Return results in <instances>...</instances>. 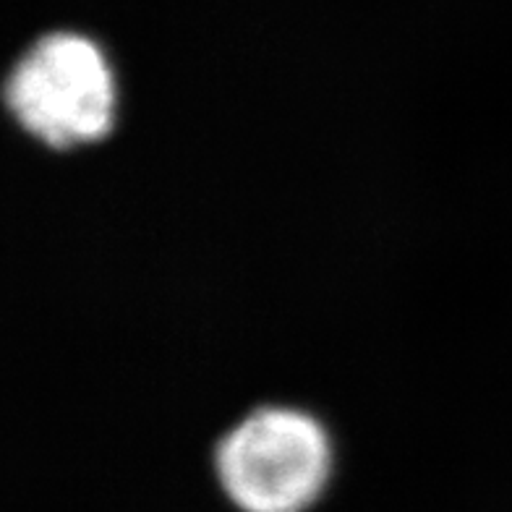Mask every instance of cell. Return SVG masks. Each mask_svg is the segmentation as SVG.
Listing matches in <instances>:
<instances>
[{"instance_id": "6da1fadb", "label": "cell", "mask_w": 512, "mask_h": 512, "mask_svg": "<svg viewBox=\"0 0 512 512\" xmlns=\"http://www.w3.org/2000/svg\"><path fill=\"white\" fill-rule=\"evenodd\" d=\"M340 442L309 405L262 400L215 434L207 468L230 512H317L340 479Z\"/></svg>"}, {"instance_id": "7a4b0ae2", "label": "cell", "mask_w": 512, "mask_h": 512, "mask_svg": "<svg viewBox=\"0 0 512 512\" xmlns=\"http://www.w3.org/2000/svg\"><path fill=\"white\" fill-rule=\"evenodd\" d=\"M0 108L29 142L71 155L108 142L118 126L121 84L110 50L79 27L32 34L0 71Z\"/></svg>"}]
</instances>
